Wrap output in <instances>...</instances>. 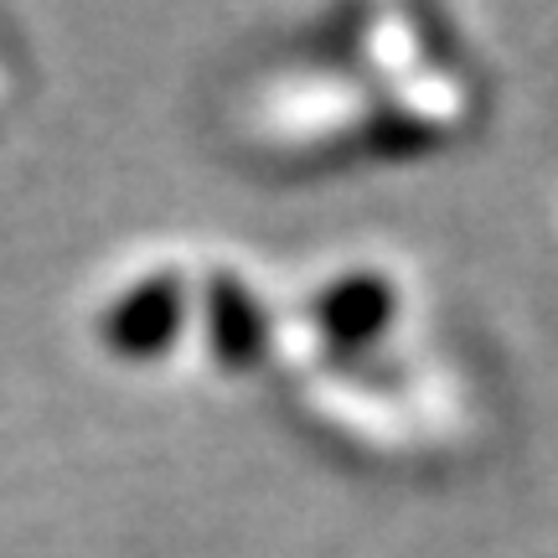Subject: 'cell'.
<instances>
[{
  "mask_svg": "<svg viewBox=\"0 0 558 558\" xmlns=\"http://www.w3.org/2000/svg\"><path fill=\"white\" fill-rule=\"evenodd\" d=\"M399 311V295L393 284L373 269H357V275L331 279L316 300V326L331 347H367L388 331V320Z\"/></svg>",
  "mask_w": 558,
  "mask_h": 558,
  "instance_id": "2",
  "label": "cell"
},
{
  "mask_svg": "<svg viewBox=\"0 0 558 558\" xmlns=\"http://www.w3.org/2000/svg\"><path fill=\"white\" fill-rule=\"evenodd\" d=\"M207 341H213L218 362L239 367V373L264 357V341H269L264 311H259V300L243 290V279L218 275L207 284Z\"/></svg>",
  "mask_w": 558,
  "mask_h": 558,
  "instance_id": "3",
  "label": "cell"
},
{
  "mask_svg": "<svg viewBox=\"0 0 558 558\" xmlns=\"http://www.w3.org/2000/svg\"><path fill=\"white\" fill-rule=\"evenodd\" d=\"M181 320H186V290L177 275H150L130 284L99 320V337L114 357L145 362L160 357L171 341H177Z\"/></svg>",
  "mask_w": 558,
  "mask_h": 558,
  "instance_id": "1",
  "label": "cell"
}]
</instances>
